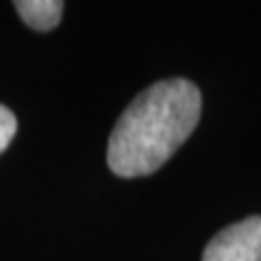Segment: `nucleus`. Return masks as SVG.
I'll use <instances>...</instances> for the list:
<instances>
[{"label": "nucleus", "mask_w": 261, "mask_h": 261, "mask_svg": "<svg viewBox=\"0 0 261 261\" xmlns=\"http://www.w3.org/2000/svg\"><path fill=\"white\" fill-rule=\"evenodd\" d=\"M202 98L192 81L166 79L144 89L113 126L107 163L118 176H146L181 148L200 120Z\"/></svg>", "instance_id": "obj_1"}, {"label": "nucleus", "mask_w": 261, "mask_h": 261, "mask_svg": "<svg viewBox=\"0 0 261 261\" xmlns=\"http://www.w3.org/2000/svg\"><path fill=\"white\" fill-rule=\"evenodd\" d=\"M202 261H261V218L252 216L222 228L207 244Z\"/></svg>", "instance_id": "obj_2"}, {"label": "nucleus", "mask_w": 261, "mask_h": 261, "mask_svg": "<svg viewBox=\"0 0 261 261\" xmlns=\"http://www.w3.org/2000/svg\"><path fill=\"white\" fill-rule=\"evenodd\" d=\"M20 18L35 31H53L61 20V0H20L15 3Z\"/></svg>", "instance_id": "obj_3"}, {"label": "nucleus", "mask_w": 261, "mask_h": 261, "mask_svg": "<svg viewBox=\"0 0 261 261\" xmlns=\"http://www.w3.org/2000/svg\"><path fill=\"white\" fill-rule=\"evenodd\" d=\"M15 130H18V120L9 107L0 105V152H5V148L11 144Z\"/></svg>", "instance_id": "obj_4"}]
</instances>
